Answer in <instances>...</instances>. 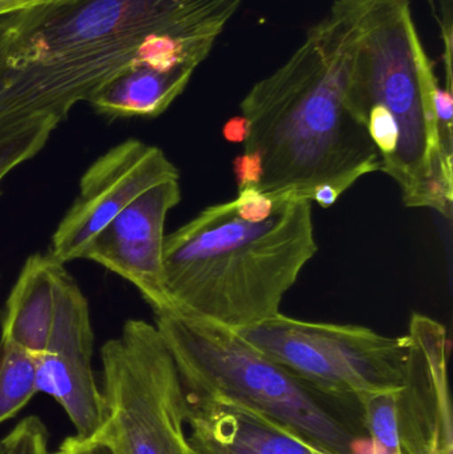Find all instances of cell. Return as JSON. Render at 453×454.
I'll use <instances>...</instances> for the list:
<instances>
[{
    "instance_id": "6da1fadb",
    "label": "cell",
    "mask_w": 453,
    "mask_h": 454,
    "mask_svg": "<svg viewBox=\"0 0 453 454\" xmlns=\"http://www.w3.org/2000/svg\"><path fill=\"white\" fill-rule=\"evenodd\" d=\"M244 0H66L0 16V141L58 128L153 58L201 64Z\"/></svg>"
},
{
    "instance_id": "7a4b0ae2",
    "label": "cell",
    "mask_w": 453,
    "mask_h": 454,
    "mask_svg": "<svg viewBox=\"0 0 453 454\" xmlns=\"http://www.w3.org/2000/svg\"><path fill=\"white\" fill-rule=\"evenodd\" d=\"M374 0H335L289 60L241 101L249 128L244 151L262 159L258 191L305 199L329 185L342 196L382 170L366 129L346 106L348 74Z\"/></svg>"
},
{
    "instance_id": "3957f363",
    "label": "cell",
    "mask_w": 453,
    "mask_h": 454,
    "mask_svg": "<svg viewBox=\"0 0 453 454\" xmlns=\"http://www.w3.org/2000/svg\"><path fill=\"white\" fill-rule=\"evenodd\" d=\"M276 201L260 223L242 220L229 201L165 235V290L173 311L230 330L281 314L284 296L318 245L311 201Z\"/></svg>"
},
{
    "instance_id": "277c9868",
    "label": "cell",
    "mask_w": 453,
    "mask_h": 454,
    "mask_svg": "<svg viewBox=\"0 0 453 454\" xmlns=\"http://www.w3.org/2000/svg\"><path fill=\"white\" fill-rule=\"evenodd\" d=\"M441 87L410 0H374L351 64L346 106L366 129L403 204L452 217L453 159L441 145Z\"/></svg>"
},
{
    "instance_id": "5b68a950",
    "label": "cell",
    "mask_w": 453,
    "mask_h": 454,
    "mask_svg": "<svg viewBox=\"0 0 453 454\" xmlns=\"http://www.w3.org/2000/svg\"><path fill=\"white\" fill-rule=\"evenodd\" d=\"M189 396L225 397L292 429L314 448L362 454L363 407L329 396L242 340L233 330L181 312H154Z\"/></svg>"
},
{
    "instance_id": "8992f818",
    "label": "cell",
    "mask_w": 453,
    "mask_h": 454,
    "mask_svg": "<svg viewBox=\"0 0 453 454\" xmlns=\"http://www.w3.org/2000/svg\"><path fill=\"white\" fill-rule=\"evenodd\" d=\"M103 419L92 440L113 454H194L188 400L156 325L129 319L101 347Z\"/></svg>"
},
{
    "instance_id": "52a82bcc",
    "label": "cell",
    "mask_w": 453,
    "mask_h": 454,
    "mask_svg": "<svg viewBox=\"0 0 453 454\" xmlns=\"http://www.w3.org/2000/svg\"><path fill=\"white\" fill-rule=\"evenodd\" d=\"M233 331L277 364L342 402L363 407L372 395L403 386L407 335L393 338L362 325L308 322L282 312Z\"/></svg>"
},
{
    "instance_id": "ba28073f",
    "label": "cell",
    "mask_w": 453,
    "mask_h": 454,
    "mask_svg": "<svg viewBox=\"0 0 453 454\" xmlns=\"http://www.w3.org/2000/svg\"><path fill=\"white\" fill-rule=\"evenodd\" d=\"M180 173L159 146L129 138L98 157L80 180L79 196L51 240L56 261L82 259L90 240L144 192Z\"/></svg>"
},
{
    "instance_id": "9c48e42d",
    "label": "cell",
    "mask_w": 453,
    "mask_h": 454,
    "mask_svg": "<svg viewBox=\"0 0 453 454\" xmlns=\"http://www.w3.org/2000/svg\"><path fill=\"white\" fill-rule=\"evenodd\" d=\"M93 330L87 298L64 277L44 352L36 357L37 392L52 397L76 429L92 439L103 419V396L92 368Z\"/></svg>"
},
{
    "instance_id": "30bf717a",
    "label": "cell",
    "mask_w": 453,
    "mask_h": 454,
    "mask_svg": "<svg viewBox=\"0 0 453 454\" xmlns=\"http://www.w3.org/2000/svg\"><path fill=\"white\" fill-rule=\"evenodd\" d=\"M406 372L396 394L404 454H453L449 335L438 320L414 314L407 333Z\"/></svg>"
},
{
    "instance_id": "8fae6325",
    "label": "cell",
    "mask_w": 453,
    "mask_h": 454,
    "mask_svg": "<svg viewBox=\"0 0 453 454\" xmlns=\"http://www.w3.org/2000/svg\"><path fill=\"white\" fill-rule=\"evenodd\" d=\"M180 201V180L157 184L104 227L82 254L132 283L154 312L172 309L164 280L165 223Z\"/></svg>"
},
{
    "instance_id": "7c38bea8",
    "label": "cell",
    "mask_w": 453,
    "mask_h": 454,
    "mask_svg": "<svg viewBox=\"0 0 453 454\" xmlns=\"http://www.w3.org/2000/svg\"><path fill=\"white\" fill-rule=\"evenodd\" d=\"M194 454H314L313 445L269 416L218 396H189Z\"/></svg>"
},
{
    "instance_id": "4fadbf2b",
    "label": "cell",
    "mask_w": 453,
    "mask_h": 454,
    "mask_svg": "<svg viewBox=\"0 0 453 454\" xmlns=\"http://www.w3.org/2000/svg\"><path fill=\"white\" fill-rule=\"evenodd\" d=\"M199 64L153 58L137 61L101 87L88 103L109 117H157L184 92Z\"/></svg>"
},
{
    "instance_id": "5bb4252c",
    "label": "cell",
    "mask_w": 453,
    "mask_h": 454,
    "mask_svg": "<svg viewBox=\"0 0 453 454\" xmlns=\"http://www.w3.org/2000/svg\"><path fill=\"white\" fill-rule=\"evenodd\" d=\"M66 274L64 263L50 254L27 258L5 303L0 341L15 344L34 356L44 352Z\"/></svg>"
},
{
    "instance_id": "9a60e30c",
    "label": "cell",
    "mask_w": 453,
    "mask_h": 454,
    "mask_svg": "<svg viewBox=\"0 0 453 454\" xmlns=\"http://www.w3.org/2000/svg\"><path fill=\"white\" fill-rule=\"evenodd\" d=\"M36 394V357L0 341V424L15 418Z\"/></svg>"
},
{
    "instance_id": "2e32d148",
    "label": "cell",
    "mask_w": 453,
    "mask_h": 454,
    "mask_svg": "<svg viewBox=\"0 0 453 454\" xmlns=\"http://www.w3.org/2000/svg\"><path fill=\"white\" fill-rule=\"evenodd\" d=\"M396 392L372 395L363 403V420L371 454H404L396 420Z\"/></svg>"
},
{
    "instance_id": "e0dca14e",
    "label": "cell",
    "mask_w": 453,
    "mask_h": 454,
    "mask_svg": "<svg viewBox=\"0 0 453 454\" xmlns=\"http://www.w3.org/2000/svg\"><path fill=\"white\" fill-rule=\"evenodd\" d=\"M50 434L42 419L27 416L0 440V454H51Z\"/></svg>"
},
{
    "instance_id": "ac0fdd59",
    "label": "cell",
    "mask_w": 453,
    "mask_h": 454,
    "mask_svg": "<svg viewBox=\"0 0 453 454\" xmlns=\"http://www.w3.org/2000/svg\"><path fill=\"white\" fill-rule=\"evenodd\" d=\"M52 132H55V129L51 127L36 128L18 137L0 143V184L8 173L36 156L44 148Z\"/></svg>"
},
{
    "instance_id": "d6986e66",
    "label": "cell",
    "mask_w": 453,
    "mask_h": 454,
    "mask_svg": "<svg viewBox=\"0 0 453 454\" xmlns=\"http://www.w3.org/2000/svg\"><path fill=\"white\" fill-rule=\"evenodd\" d=\"M233 202L237 215L250 223H260L270 217L277 204L273 197L262 193L257 188L241 189Z\"/></svg>"
},
{
    "instance_id": "ffe728a7",
    "label": "cell",
    "mask_w": 453,
    "mask_h": 454,
    "mask_svg": "<svg viewBox=\"0 0 453 454\" xmlns=\"http://www.w3.org/2000/svg\"><path fill=\"white\" fill-rule=\"evenodd\" d=\"M238 191L246 188H258L262 180L263 165L260 154L255 152H246L239 154L233 162Z\"/></svg>"
},
{
    "instance_id": "44dd1931",
    "label": "cell",
    "mask_w": 453,
    "mask_h": 454,
    "mask_svg": "<svg viewBox=\"0 0 453 454\" xmlns=\"http://www.w3.org/2000/svg\"><path fill=\"white\" fill-rule=\"evenodd\" d=\"M53 454H113V452L108 445L98 440L69 436L61 442L58 450Z\"/></svg>"
},
{
    "instance_id": "7402d4cb",
    "label": "cell",
    "mask_w": 453,
    "mask_h": 454,
    "mask_svg": "<svg viewBox=\"0 0 453 454\" xmlns=\"http://www.w3.org/2000/svg\"><path fill=\"white\" fill-rule=\"evenodd\" d=\"M66 0H0V16L19 11L35 10V8L48 7L59 4Z\"/></svg>"
},
{
    "instance_id": "603a6c76",
    "label": "cell",
    "mask_w": 453,
    "mask_h": 454,
    "mask_svg": "<svg viewBox=\"0 0 453 454\" xmlns=\"http://www.w3.org/2000/svg\"><path fill=\"white\" fill-rule=\"evenodd\" d=\"M249 136V128L244 116L233 117L223 127V137L233 144H245Z\"/></svg>"
},
{
    "instance_id": "cb8c5ba5",
    "label": "cell",
    "mask_w": 453,
    "mask_h": 454,
    "mask_svg": "<svg viewBox=\"0 0 453 454\" xmlns=\"http://www.w3.org/2000/svg\"><path fill=\"white\" fill-rule=\"evenodd\" d=\"M314 454H332V453L324 452V450H318V448H314Z\"/></svg>"
}]
</instances>
